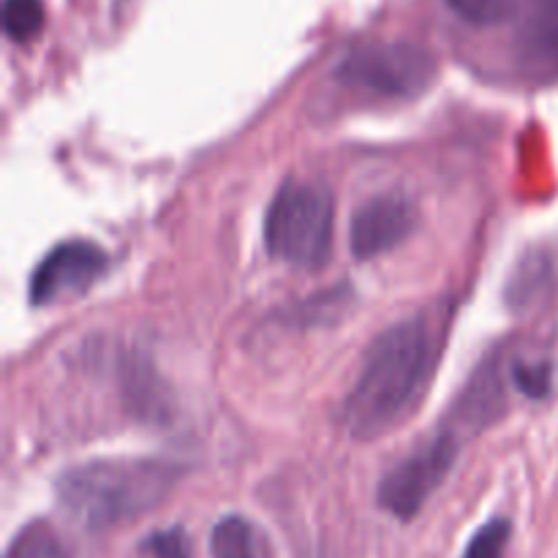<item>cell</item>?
Here are the masks:
<instances>
[{
  "label": "cell",
  "instance_id": "6da1fadb",
  "mask_svg": "<svg viewBox=\"0 0 558 558\" xmlns=\"http://www.w3.org/2000/svg\"><path fill=\"white\" fill-rule=\"evenodd\" d=\"M445 336V316L423 311L387 327L371 343L363 371L341 409L349 436L360 441L379 439L420 407L434 381Z\"/></svg>",
  "mask_w": 558,
  "mask_h": 558
},
{
  "label": "cell",
  "instance_id": "7a4b0ae2",
  "mask_svg": "<svg viewBox=\"0 0 558 558\" xmlns=\"http://www.w3.org/2000/svg\"><path fill=\"white\" fill-rule=\"evenodd\" d=\"M180 466L158 458H98L65 469L54 485L58 507L85 532H107L163 505Z\"/></svg>",
  "mask_w": 558,
  "mask_h": 558
},
{
  "label": "cell",
  "instance_id": "3957f363",
  "mask_svg": "<svg viewBox=\"0 0 558 558\" xmlns=\"http://www.w3.org/2000/svg\"><path fill=\"white\" fill-rule=\"evenodd\" d=\"M336 199L330 189L311 180H287L272 196L265 218L270 256L298 270H322L332 254Z\"/></svg>",
  "mask_w": 558,
  "mask_h": 558
},
{
  "label": "cell",
  "instance_id": "277c9868",
  "mask_svg": "<svg viewBox=\"0 0 558 558\" xmlns=\"http://www.w3.org/2000/svg\"><path fill=\"white\" fill-rule=\"evenodd\" d=\"M434 54L412 41H371L354 47L336 65V80L385 98H414L436 80Z\"/></svg>",
  "mask_w": 558,
  "mask_h": 558
},
{
  "label": "cell",
  "instance_id": "5b68a950",
  "mask_svg": "<svg viewBox=\"0 0 558 558\" xmlns=\"http://www.w3.org/2000/svg\"><path fill=\"white\" fill-rule=\"evenodd\" d=\"M461 441V436L441 425L428 441H423L417 450H412L401 463H396L376 490L381 510L396 515L398 521L417 518L430 501V496L445 485V480L456 469Z\"/></svg>",
  "mask_w": 558,
  "mask_h": 558
},
{
  "label": "cell",
  "instance_id": "8992f818",
  "mask_svg": "<svg viewBox=\"0 0 558 558\" xmlns=\"http://www.w3.org/2000/svg\"><path fill=\"white\" fill-rule=\"evenodd\" d=\"M109 256L90 240H65L54 245L31 276V303L38 308L69 303L85 294L107 272Z\"/></svg>",
  "mask_w": 558,
  "mask_h": 558
},
{
  "label": "cell",
  "instance_id": "52a82bcc",
  "mask_svg": "<svg viewBox=\"0 0 558 558\" xmlns=\"http://www.w3.org/2000/svg\"><path fill=\"white\" fill-rule=\"evenodd\" d=\"M512 52L523 76L545 85L558 82V0H518Z\"/></svg>",
  "mask_w": 558,
  "mask_h": 558
},
{
  "label": "cell",
  "instance_id": "ba28073f",
  "mask_svg": "<svg viewBox=\"0 0 558 558\" xmlns=\"http://www.w3.org/2000/svg\"><path fill=\"white\" fill-rule=\"evenodd\" d=\"M414 227H417V207L407 194L387 191V194L371 196L354 210L352 229H349L352 254L357 259H376L407 243Z\"/></svg>",
  "mask_w": 558,
  "mask_h": 558
},
{
  "label": "cell",
  "instance_id": "9c48e42d",
  "mask_svg": "<svg viewBox=\"0 0 558 558\" xmlns=\"http://www.w3.org/2000/svg\"><path fill=\"white\" fill-rule=\"evenodd\" d=\"M505 409V381H501V365L496 360H488L477 368L466 387H463L461 398L456 407L450 409L445 420V428L452 434L472 436L483 430L485 425L494 423Z\"/></svg>",
  "mask_w": 558,
  "mask_h": 558
},
{
  "label": "cell",
  "instance_id": "30bf717a",
  "mask_svg": "<svg viewBox=\"0 0 558 558\" xmlns=\"http://www.w3.org/2000/svg\"><path fill=\"white\" fill-rule=\"evenodd\" d=\"M213 558H272L270 543L259 526L243 515H227L210 532Z\"/></svg>",
  "mask_w": 558,
  "mask_h": 558
},
{
  "label": "cell",
  "instance_id": "8fae6325",
  "mask_svg": "<svg viewBox=\"0 0 558 558\" xmlns=\"http://www.w3.org/2000/svg\"><path fill=\"white\" fill-rule=\"evenodd\" d=\"M5 558H71L49 523H31L11 543Z\"/></svg>",
  "mask_w": 558,
  "mask_h": 558
},
{
  "label": "cell",
  "instance_id": "7c38bea8",
  "mask_svg": "<svg viewBox=\"0 0 558 558\" xmlns=\"http://www.w3.org/2000/svg\"><path fill=\"white\" fill-rule=\"evenodd\" d=\"M44 27L41 0H3V33L14 44H27Z\"/></svg>",
  "mask_w": 558,
  "mask_h": 558
},
{
  "label": "cell",
  "instance_id": "4fadbf2b",
  "mask_svg": "<svg viewBox=\"0 0 558 558\" xmlns=\"http://www.w3.org/2000/svg\"><path fill=\"white\" fill-rule=\"evenodd\" d=\"M447 9L474 27H494L512 20L518 0H445Z\"/></svg>",
  "mask_w": 558,
  "mask_h": 558
},
{
  "label": "cell",
  "instance_id": "5bb4252c",
  "mask_svg": "<svg viewBox=\"0 0 558 558\" xmlns=\"http://www.w3.org/2000/svg\"><path fill=\"white\" fill-rule=\"evenodd\" d=\"M512 526L505 518H494L490 523H485L477 534L472 537V543L466 545L461 558H505L507 548H510Z\"/></svg>",
  "mask_w": 558,
  "mask_h": 558
},
{
  "label": "cell",
  "instance_id": "9a60e30c",
  "mask_svg": "<svg viewBox=\"0 0 558 558\" xmlns=\"http://www.w3.org/2000/svg\"><path fill=\"white\" fill-rule=\"evenodd\" d=\"M512 385L529 398H545L554 385V368L545 360H518L512 365Z\"/></svg>",
  "mask_w": 558,
  "mask_h": 558
},
{
  "label": "cell",
  "instance_id": "2e32d148",
  "mask_svg": "<svg viewBox=\"0 0 558 558\" xmlns=\"http://www.w3.org/2000/svg\"><path fill=\"white\" fill-rule=\"evenodd\" d=\"M140 554L142 558H194L189 534L178 526L161 529V532L142 539Z\"/></svg>",
  "mask_w": 558,
  "mask_h": 558
}]
</instances>
